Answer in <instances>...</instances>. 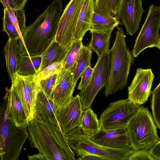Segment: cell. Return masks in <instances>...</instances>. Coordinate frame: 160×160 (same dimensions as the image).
Here are the masks:
<instances>
[{
	"label": "cell",
	"instance_id": "obj_1",
	"mask_svg": "<svg viewBox=\"0 0 160 160\" xmlns=\"http://www.w3.org/2000/svg\"><path fill=\"white\" fill-rule=\"evenodd\" d=\"M62 0H53L44 11L22 34L20 45L23 56H40L55 40L60 15Z\"/></svg>",
	"mask_w": 160,
	"mask_h": 160
},
{
	"label": "cell",
	"instance_id": "obj_2",
	"mask_svg": "<svg viewBox=\"0 0 160 160\" xmlns=\"http://www.w3.org/2000/svg\"><path fill=\"white\" fill-rule=\"evenodd\" d=\"M27 128L30 146L37 149L47 160H76L59 122L47 123L34 118Z\"/></svg>",
	"mask_w": 160,
	"mask_h": 160
},
{
	"label": "cell",
	"instance_id": "obj_3",
	"mask_svg": "<svg viewBox=\"0 0 160 160\" xmlns=\"http://www.w3.org/2000/svg\"><path fill=\"white\" fill-rule=\"evenodd\" d=\"M114 43L111 49L110 73L105 87L106 97L124 88L127 84L130 68L133 63V56L125 41L123 28H117Z\"/></svg>",
	"mask_w": 160,
	"mask_h": 160
},
{
	"label": "cell",
	"instance_id": "obj_4",
	"mask_svg": "<svg viewBox=\"0 0 160 160\" xmlns=\"http://www.w3.org/2000/svg\"><path fill=\"white\" fill-rule=\"evenodd\" d=\"M126 129L131 145L135 151L149 150L160 140L151 113L142 105L129 121Z\"/></svg>",
	"mask_w": 160,
	"mask_h": 160
},
{
	"label": "cell",
	"instance_id": "obj_5",
	"mask_svg": "<svg viewBox=\"0 0 160 160\" xmlns=\"http://www.w3.org/2000/svg\"><path fill=\"white\" fill-rule=\"evenodd\" d=\"M1 108L0 156L1 160H16L29 134L27 126L19 127L12 123L6 114V103Z\"/></svg>",
	"mask_w": 160,
	"mask_h": 160
},
{
	"label": "cell",
	"instance_id": "obj_6",
	"mask_svg": "<svg viewBox=\"0 0 160 160\" xmlns=\"http://www.w3.org/2000/svg\"><path fill=\"white\" fill-rule=\"evenodd\" d=\"M65 135L69 145L74 152L79 150L85 151L105 160H128L135 151L131 145L120 148H112L100 145L92 141L89 136L83 134L79 127Z\"/></svg>",
	"mask_w": 160,
	"mask_h": 160
},
{
	"label": "cell",
	"instance_id": "obj_7",
	"mask_svg": "<svg viewBox=\"0 0 160 160\" xmlns=\"http://www.w3.org/2000/svg\"><path fill=\"white\" fill-rule=\"evenodd\" d=\"M111 63L110 50L98 58L94 67L91 80L87 87L78 94L83 111L90 108L93 100L99 91L105 87L108 82Z\"/></svg>",
	"mask_w": 160,
	"mask_h": 160
},
{
	"label": "cell",
	"instance_id": "obj_8",
	"mask_svg": "<svg viewBox=\"0 0 160 160\" xmlns=\"http://www.w3.org/2000/svg\"><path fill=\"white\" fill-rule=\"evenodd\" d=\"M140 106L128 98L110 103L100 116L101 128H126Z\"/></svg>",
	"mask_w": 160,
	"mask_h": 160
},
{
	"label": "cell",
	"instance_id": "obj_9",
	"mask_svg": "<svg viewBox=\"0 0 160 160\" xmlns=\"http://www.w3.org/2000/svg\"><path fill=\"white\" fill-rule=\"evenodd\" d=\"M160 28V6L153 4L149 8L144 22L136 40L132 55L137 57L144 49L156 47L159 39Z\"/></svg>",
	"mask_w": 160,
	"mask_h": 160
},
{
	"label": "cell",
	"instance_id": "obj_10",
	"mask_svg": "<svg viewBox=\"0 0 160 160\" xmlns=\"http://www.w3.org/2000/svg\"><path fill=\"white\" fill-rule=\"evenodd\" d=\"M84 0H70L61 16L55 40L68 50L73 40L77 23Z\"/></svg>",
	"mask_w": 160,
	"mask_h": 160
},
{
	"label": "cell",
	"instance_id": "obj_11",
	"mask_svg": "<svg viewBox=\"0 0 160 160\" xmlns=\"http://www.w3.org/2000/svg\"><path fill=\"white\" fill-rule=\"evenodd\" d=\"M36 75L22 76L16 74L12 82L20 99L29 122L34 118L37 97L40 89L35 79Z\"/></svg>",
	"mask_w": 160,
	"mask_h": 160
},
{
	"label": "cell",
	"instance_id": "obj_12",
	"mask_svg": "<svg viewBox=\"0 0 160 160\" xmlns=\"http://www.w3.org/2000/svg\"><path fill=\"white\" fill-rule=\"evenodd\" d=\"M154 77L151 69L137 68L135 77L128 88V98L140 105L144 103L151 94Z\"/></svg>",
	"mask_w": 160,
	"mask_h": 160
},
{
	"label": "cell",
	"instance_id": "obj_13",
	"mask_svg": "<svg viewBox=\"0 0 160 160\" xmlns=\"http://www.w3.org/2000/svg\"><path fill=\"white\" fill-rule=\"evenodd\" d=\"M145 12L142 0H122L116 17L124 26L127 34L132 36L137 32Z\"/></svg>",
	"mask_w": 160,
	"mask_h": 160
},
{
	"label": "cell",
	"instance_id": "obj_14",
	"mask_svg": "<svg viewBox=\"0 0 160 160\" xmlns=\"http://www.w3.org/2000/svg\"><path fill=\"white\" fill-rule=\"evenodd\" d=\"M83 112L78 94L73 96L66 105L58 108L56 116L65 134L79 126Z\"/></svg>",
	"mask_w": 160,
	"mask_h": 160
},
{
	"label": "cell",
	"instance_id": "obj_15",
	"mask_svg": "<svg viewBox=\"0 0 160 160\" xmlns=\"http://www.w3.org/2000/svg\"><path fill=\"white\" fill-rule=\"evenodd\" d=\"M89 137L93 142L110 148H120L131 145L126 128H101Z\"/></svg>",
	"mask_w": 160,
	"mask_h": 160
},
{
	"label": "cell",
	"instance_id": "obj_16",
	"mask_svg": "<svg viewBox=\"0 0 160 160\" xmlns=\"http://www.w3.org/2000/svg\"><path fill=\"white\" fill-rule=\"evenodd\" d=\"M76 85L73 82V74L62 68L58 74L51 99L57 108L67 104L73 97Z\"/></svg>",
	"mask_w": 160,
	"mask_h": 160
},
{
	"label": "cell",
	"instance_id": "obj_17",
	"mask_svg": "<svg viewBox=\"0 0 160 160\" xmlns=\"http://www.w3.org/2000/svg\"><path fill=\"white\" fill-rule=\"evenodd\" d=\"M3 99L6 105V116L14 125L19 127L27 126L28 118L18 94L11 84L6 88Z\"/></svg>",
	"mask_w": 160,
	"mask_h": 160
},
{
	"label": "cell",
	"instance_id": "obj_18",
	"mask_svg": "<svg viewBox=\"0 0 160 160\" xmlns=\"http://www.w3.org/2000/svg\"><path fill=\"white\" fill-rule=\"evenodd\" d=\"M57 109L53 100L39 89L37 97L34 118L43 122L57 123L59 122L56 116Z\"/></svg>",
	"mask_w": 160,
	"mask_h": 160
},
{
	"label": "cell",
	"instance_id": "obj_19",
	"mask_svg": "<svg viewBox=\"0 0 160 160\" xmlns=\"http://www.w3.org/2000/svg\"><path fill=\"white\" fill-rule=\"evenodd\" d=\"M3 50L7 70L12 82L18 70L22 55L18 39L9 38Z\"/></svg>",
	"mask_w": 160,
	"mask_h": 160
},
{
	"label": "cell",
	"instance_id": "obj_20",
	"mask_svg": "<svg viewBox=\"0 0 160 160\" xmlns=\"http://www.w3.org/2000/svg\"><path fill=\"white\" fill-rule=\"evenodd\" d=\"M94 5L95 0H84L78 19L73 42L82 40L86 32L90 30Z\"/></svg>",
	"mask_w": 160,
	"mask_h": 160
},
{
	"label": "cell",
	"instance_id": "obj_21",
	"mask_svg": "<svg viewBox=\"0 0 160 160\" xmlns=\"http://www.w3.org/2000/svg\"><path fill=\"white\" fill-rule=\"evenodd\" d=\"M69 51L54 40L41 55L42 62L39 72L53 63H63Z\"/></svg>",
	"mask_w": 160,
	"mask_h": 160
},
{
	"label": "cell",
	"instance_id": "obj_22",
	"mask_svg": "<svg viewBox=\"0 0 160 160\" xmlns=\"http://www.w3.org/2000/svg\"><path fill=\"white\" fill-rule=\"evenodd\" d=\"M112 30L90 31L92 38L88 47L96 53L98 58L110 50V38Z\"/></svg>",
	"mask_w": 160,
	"mask_h": 160
},
{
	"label": "cell",
	"instance_id": "obj_23",
	"mask_svg": "<svg viewBox=\"0 0 160 160\" xmlns=\"http://www.w3.org/2000/svg\"><path fill=\"white\" fill-rule=\"evenodd\" d=\"M3 20V31L9 38L20 39L22 43V35L20 33L17 22L15 10L11 8L4 9Z\"/></svg>",
	"mask_w": 160,
	"mask_h": 160
},
{
	"label": "cell",
	"instance_id": "obj_24",
	"mask_svg": "<svg viewBox=\"0 0 160 160\" xmlns=\"http://www.w3.org/2000/svg\"><path fill=\"white\" fill-rule=\"evenodd\" d=\"M84 134L90 136L99 131L101 127L97 115L90 108L83 111L78 127Z\"/></svg>",
	"mask_w": 160,
	"mask_h": 160
},
{
	"label": "cell",
	"instance_id": "obj_25",
	"mask_svg": "<svg viewBox=\"0 0 160 160\" xmlns=\"http://www.w3.org/2000/svg\"><path fill=\"white\" fill-rule=\"evenodd\" d=\"M92 51L88 46L82 45L76 62L70 70L73 74V82L76 85L85 70L91 66Z\"/></svg>",
	"mask_w": 160,
	"mask_h": 160
},
{
	"label": "cell",
	"instance_id": "obj_26",
	"mask_svg": "<svg viewBox=\"0 0 160 160\" xmlns=\"http://www.w3.org/2000/svg\"><path fill=\"white\" fill-rule=\"evenodd\" d=\"M120 24L116 17L100 14L94 12L92 14L90 31H103L113 30Z\"/></svg>",
	"mask_w": 160,
	"mask_h": 160
},
{
	"label": "cell",
	"instance_id": "obj_27",
	"mask_svg": "<svg viewBox=\"0 0 160 160\" xmlns=\"http://www.w3.org/2000/svg\"><path fill=\"white\" fill-rule=\"evenodd\" d=\"M41 62V56L22 55L16 74L22 76L37 75L39 72Z\"/></svg>",
	"mask_w": 160,
	"mask_h": 160
},
{
	"label": "cell",
	"instance_id": "obj_28",
	"mask_svg": "<svg viewBox=\"0 0 160 160\" xmlns=\"http://www.w3.org/2000/svg\"><path fill=\"white\" fill-rule=\"evenodd\" d=\"M122 0H95L94 12L107 16L116 17Z\"/></svg>",
	"mask_w": 160,
	"mask_h": 160
},
{
	"label": "cell",
	"instance_id": "obj_29",
	"mask_svg": "<svg viewBox=\"0 0 160 160\" xmlns=\"http://www.w3.org/2000/svg\"><path fill=\"white\" fill-rule=\"evenodd\" d=\"M82 45V40L73 42L63 62V68L68 70L72 69L76 62Z\"/></svg>",
	"mask_w": 160,
	"mask_h": 160
},
{
	"label": "cell",
	"instance_id": "obj_30",
	"mask_svg": "<svg viewBox=\"0 0 160 160\" xmlns=\"http://www.w3.org/2000/svg\"><path fill=\"white\" fill-rule=\"evenodd\" d=\"M151 94L152 116L156 126L160 130V82L151 92Z\"/></svg>",
	"mask_w": 160,
	"mask_h": 160
},
{
	"label": "cell",
	"instance_id": "obj_31",
	"mask_svg": "<svg viewBox=\"0 0 160 160\" xmlns=\"http://www.w3.org/2000/svg\"><path fill=\"white\" fill-rule=\"evenodd\" d=\"M58 74H56L48 78L37 81L39 88L49 98H51Z\"/></svg>",
	"mask_w": 160,
	"mask_h": 160
},
{
	"label": "cell",
	"instance_id": "obj_32",
	"mask_svg": "<svg viewBox=\"0 0 160 160\" xmlns=\"http://www.w3.org/2000/svg\"><path fill=\"white\" fill-rule=\"evenodd\" d=\"M63 68V62H54L48 66L36 76L37 81L46 79L56 74H58Z\"/></svg>",
	"mask_w": 160,
	"mask_h": 160
},
{
	"label": "cell",
	"instance_id": "obj_33",
	"mask_svg": "<svg viewBox=\"0 0 160 160\" xmlns=\"http://www.w3.org/2000/svg\"><path fill=\"white\" fill-rule=\"evenodd\" d=\"M93 68L88 67L84 71L81 77V79L77 89L80 90L85 88L88 85L91 78Z\"/></svg>",
	"mask_w": 160,
	"mask_h": 160
},
{
	"label": "cell",
	"instance_id": "obj_34",
	"mask_svg": "<svg viewBox=\"0 0 160 160\" xmlns=\"http://www.w3.org/2000/svg\"><path fill=\"white\" fill-rule=\"evenodd\" d=\"M155 160L150 154L149 150L141 149L135 151L130 156L128 160Z\"/></svg>",
	"mask_w": 160,
	"mask_h": 160
},
{
	"label": "cell",
	"instance_id": "obj_35",
	"mask_svg": "<svg viewBox=\"0 0 160 160\" xmlns=\"http://www.w3.org/2000/svg\"><path fill=\"white\" fill-rule=\"evenodd\" d=\"M15 11L20 32L22 35L27 27L25 25V11L23 8L16 10Z\"/></svg>",
	"mask_w": 160,
	"mask_h": 160
},
{
	"label": "cell",
	"instance_id": "obj_36",
	"mask_svg": "<svg viewBox=\"0 0 160 160\" xmlns=\"http://www.w3.org/2000/svg\"><path fill=\"white\" fill-rule=\"evenodd\" d=\"M74 152L79 156L77 159L79 160H105L100 156L88 152L83 150H77Z\"/></svg>",
	"mask_w": 160,
	"mask_h": 160
},
{
	"label": "cell",
	"instance_id": "obj_37",
	"mask_svg": "<svg viewBox=\"0 0 160 160\" xmlns=\"http://www.w3.org/2000/svg\"><path fill=\"white\" fill-rule=\"evenodd\" d=\"M149 151L150 154L155 160H160V140L156 143Z\"/></svg>",
	"mask_w": 160,
	"mask_h": 160
},
{
	"label": "cell",
	"instance_id": "obj_38",
	"mask_svg": "<svg viewBox=\"0 0 160 160\" xmlns=\"http://www.w3.org/2000/svg\"><path fill=\"white\" fill-rule=\"evenodd\" d=\"M12 1L14 4L15 10L24 8L28 0H12Z\"/></svg>",
	"mask_w": 160,
	"mask_h": 160
},
{
	"label": "cell",
	"instance_id": "obj_39",
	"mask_svg": "<svg viewBox=\"0 0 160 160\" xmlns=\"http://www.w3.org/2000/svg\"><path fill=\"white\" fill-rule=\"evenodd\" d=\"M27 157L28 160H47L45 156L40 152L31 156L28 155Z\"/></svg>",
	"mask_w": 160,
	"mask_h": 160
},
{
	"label": "cell",
	"instance_id": "obj_40",
	"mask_svg": "<svg viewBox=\"0 0 160 160\" xmlns=\"http://www.w3.org/2000/svg\"><path fill=\"white\" fill-rule=\"evenodd\" d=\"M4 9L11 8L15 10V8L12 0H0Z\"/></svg>",
	"mask_w": 160,
	"mask_h": 160
},
{
	"label": "cell",
	"instance_id": "obj_41",
	"mask_svg": "<svg viewBox=\"0 0 160 160\" xmlns=\"http://www.w3.org/2000/svg\"><path fill=\"white\" fill-rule=\"evenodd\" d=\"M156 47H157L160 50V34L159 36V39L158 42Z\"/></svg>",
	"mask_w": 160,
	"mask_h": 160
}]
</instances>
